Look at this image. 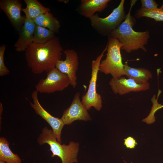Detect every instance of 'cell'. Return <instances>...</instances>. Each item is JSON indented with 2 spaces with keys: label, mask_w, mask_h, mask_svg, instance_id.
<instances>
[{
  "label": "cell",
  "mask_w": 163,
  "mask_h": 163,
  "mask_svg": "<svg viewBox=\"0 0 163 163\" xmlns=\"http://www.w3.org/2000/svg\"><path fill=\"white\" fill-rule=\"evenodd\" d=\"M24 52L27 65L32 72L40 74L55 68L57 62L61 59L63 51L59 39L56 36L46 43H32Z\"/></svg>",
  "instance_id": "6da1fadb"
},
{
  "label": "cell",
  "mask_w": 163,
  "mask_h": 163,
  "mask_svg": "<svg viewBox=\"0 0 163 163\" xmlns=\"http://www.w3.org/2000/svg\"><path fill=\"white\" fill-rule=\"evenodd\" d=\"M136 1H131L130 8L125 20L108 36L118 39L123 46L121 50L128 53L140 49L146 52L145 46L150 38L149 31L136 32L133 29L134 20L131 15V12Z\"/></svg>",
  "instance_id": "7a4b0ae2"
},
{
  "label": "cell",
  "mask_w": 163,
  "mask_h": 163,
  "mask_svg": "<svg viewBox=\"0 0 163 163\" xmlns=\"http://www.w3.org/2000/svg\"><path fill=\"white\" fill-rule=\"evenodd\" d=\"M37 141L40 145L48 144L52 153L51 157H58L62 163L78 162L77 155L79 149L78 142L71 141L68 145H61L57 141L52 130L46 126L43 128Z\"/></svg>",
  "instance_id": "3957f363"
},
{
  "label": "cell",
  "mask_w": 163,
  "mask_h": 163,
  "mask_svg": "<svg viewBox=\"0 0 163 163\" xmlns=\"http://www.w3.org/2000/svg\"><path fill=\"white\" fill-rule=\"evenodd\" d=\"M107 45L106 56L101 62L99 71L105 75L110 74L113 78L119 79L125 75L120 52L123 46L118 39L109 36Z\"/></svg>",
  "instance_id": "277c9868"
},
{
  "label": "cell",
  "mask_w": 163,
  "mask_h": 163,
  "mask_svg": "<svg viewBox=\"0 0 163 163\" xmlns=\"http://www.w3.org/2000/svg\"><path fill=\"white\" fill-rule=\"evenodd\" d=\"M124 2L125 0H121L118 6L105 18H101L97 14L90 18L91 25L93 28L101 35L108 36L126 18Z\"/></svg>",
  "instance_id": "5b68a950"
},
{
  "label": "cell",
  "mask_w": 163,
  "mask_h": 163,
  "mask_svg": "<svg viewBox=\"0 0 163 163\" xmlns=\"http://www.w3.org/2000/svg\"><path fill=\"white\" fill-rule=\"evenodd\" d=\"M107 49V45L101 53L91 62V77L89 81L88 88L87 92L82 96L81 101L88 110L93 107L97 110L100 111L102 107V97L97 92L96 83L99 65Z\"/></svg>",
  "instance_id": "8992f818"
},
{
  "label": "cell",
  "mask_w": 163,
  "mask_h": 163,
  "mask_svg": "<svg viewBox=\"0 0 163 163\" xmlns=\"http://www.w3.org/2000/svg\"><path fill=\"white\" fill-rule=\"evenodd\" d=\"M46 77L40 79L35 86L39 93L49 94L62 91L70 85L68 76L54 68L47 72Z\"/></svg>",
  "instance_id": "52a82bcc"
},
{
  "label": "cell",
  "mask_w": 163,
  "mask_h": 163,
  "mask_svg": "<svg viewBox=\"0 0 163 163\" xmlns=\"http://www.w3.org/2000/svg\"><path fill=\"white\" fill-rule=\"evenodd\" d=\"M38 92L34 91L31 94L33 103L30 102V105L35 113L45 120L50 126L57 141L61 143V133L65 125L61 118L53 116L47 111L40 103L38 97Z\"/></svg>",
  "instance_id": "ba28073f"
},
{
  "label": "cell",
  "mask_w": 163,
  "mask_h": 163,
  "mask_svg": "<svg viewBox=\"0 0 163 163\" xmlns=\"http://www.w3.org/2000/svg\"><path fill=\"white\" fill-rule=\"evenodd\" d=\"M88 110L80 100V93L77 92L70 105L64 111L61 118L64 125H70L76 120H91Z\"/></svg>",
  "instance_id": "9c48e42d"
},
{
  "label": "cell",
  "mask_w": 163,
  "mask_h": 163,
  "mask_svg": "<svg viewBox=\"0 0 163 163\" xmlns=\"http://www.w3.org/2000/svg\"><path fill=\"white\" fill-rule=\"evenodd\" d=\"M66 59L60 60L57 62L56 68L69 77L70 85L75 88L77 84L76 72L79 65L78 58L76 52L72 49H67L63 51Z\"/></svg>",
  "instance_id": "30bf717a"
},
{
  "label": "cell",
  "mask_w": 163,
  "mask_h": 163,
  "mask_svg": "<svg viewBox=\"0 0 163 163\" xmlns=\"http://www.w3.org/2000/svg\"><path fill=\"white\" fill-rule=\"evenodd\" d=\"M0 8L7 15L10 22L18 31L23 25L25 16L21 15L22 4L19 0H1Z\"/></svg>",
  "instance_id": "8fae6325"
},
{
  "label": "cell",
  "mask_w": 163,
  "mask_h": 163,
  "mask_svg": "<svg viewBox=\"0 0 163 163\" xmlns=\"http://www.w3.org/2000/svg\"><path fill=\"white\" fill-rule=\"evenodd\" d=\"M109 85L112 91L115 94L122 95L131 92H139L145 91L150 88L148 82L143 84H139L133 80L122 77L119 79L112 78Z\"/></svg>",
  "instance_id": "7c38bea8"
},
{
  "label": "cell",
  "mask_w": 163,
  "mask_h": 163,
  "mask_svg": "<svg viewBox=\"0 0 163 163\" xmlns=\"http://www.w3.org/2000/svg\"><path fill=\"white\" fill-rule=\"evenodd\" d=\"M36 25L33 20L26 18L24 24L19 31L18 38L14 45L16 51H24L33 43Z\"/></svg>",
  "instance_id": "4fadbf2b"
},
{
  "label": "cell",
  "mask_w": 163,
  "mask_h": 163,
  "mask_svg": "<svg viewBox=\"0 0 163 163\" xmlns=\"http://www.w3.org/2000/svg\"><path fill=\"white\" fill-rule=\"evenodd\" d=\"M110 0H82L76 11L81 15L90 18L96 12L100 13L108 5Z\"/></svg>",
  "instance_id": "5bb4252c"
},
{
  "label": "cell",
  "mask_w": 163,
  "mask_h": 163,
  "mask_svg": "<svg viewBox=\"0 0 163 163\" xmlns=\"http://www.w3.org/2000/svg\"><path fill=\"white\" fill-rule=\"evenodd\" d=\"M125 75L128 78L133 80L139 84L147 83L152 77L150 71L143 68H134L129 66L126 62L124 64Z\"/></svg>",
  "instance_id": "9a60e30c"
},
{
  "label": "cell",
  "mask_w": 163,
  "mask_h": 163,
  "mask_svg": "<svg viewBox=\"0 0 163 163\" xmlns=\"http://www.w3.org/2000/svg\"><path fill=\"white\" fill-rule=\"evenodd\" d=\"M33 20L36 25L46 28L55 33L59 32L60 22L49 12L40 15Z\"/></svg>",
  "instance_id": "2e32d148"
},
{
  "label": "cell",
  "mask_w": 163,
  "mask_h": 163,
  "mask_svg": "<svg viewBox=\"0 0 163 163\" xmlns=\"http://www.w3.org/2000/svg\"><path fill=\"white\" fill-rule=\"evenodd\" d=\"M26 7L23 8L27 18L34 20L40 15L49 12L50 9L46 7L37 0H24Z\"/></svg>",
  "instance_id": "e0dca14e"
},
{
  "label": "cell",
  "mask_w": 163,
  "mask_h": 163,
  "mask_svg": "<svg viewBox=\"0 0 163 163\" xmlns=\"http://www.w3.org/2000/svg\"><path fill=\"white\" fill-rule=\"evenodd\" d=\"M9 142L4 137L0 138V161L6 163H21V160L17 154L10 149Z\"/></svg>",
  "instance_id": "ac0fdd59"
},
{
  "label": "cell",
  "mask_w": 163,
  "mask_h": 163,
  "mask_svg": "<svg viewBox=\"0 0 163 163\" xmlns=\"http://www.w3.org/2000/svg\"><path fill=\"white\" fill-rule=\"evenodd\" d=\"M55 34L46 28L36 25L33 43L37 44L46 43L56 37Z\"/></svg>",
  "instance_id": "d6986e66"
},
{
  "label": "cell",
  "mask_w": 163,
  "mask_h": 163,
  "mask_svg": "<svg viewBox=\"0 0 163 163\" xmlns=\"http://www.w3.org/2000/svg\"><path fill=\"white\" fill-rule=\"evenodd\" d=\"M135 15L137 18L146 17L157 21H163V10L160 8L150 9L141 8L136 11Z\"/></svg>",
  "instance_id": "ffe728a7"
},
{
  "label": "cell",
  "mask_w": 163,
  "mask_h": 163,
  "mask_svg": "<svg viewBox=\"0 0 163 163\" xmlns=\"http://www.w3.org/2000/svg\"><path fill=\"white\" fill-rule=\"evenodd\" d=\"M6 45L3 44L0 46V76H3L8 74L9 69L5 66L4 62V55Z\"/></svg>",
  "instance_id": "44dd1931"
},
{
  "label": "cell",
  "mask_w": 163,
  "mask_h": 163,
  "mask_svg": "<svg viewBox=\"0 0 163 163\" xmlns=\"http://www.w3.org/2000/svg\"><path fill=\"white\" fill-rule=\"evenodd\" d=\"M153 106L152 108V110L148 116L146 118L143 119L142 121L145 122L148 124H151L154 123L155 121V117L154 115L155 112L157 110L163 107V106L159 104V105L153 103Z\"/></svg>",
  "instance_id": "7402d4cb"
},
{
  "label": "cell",
  "mask_w": 163,
  "mask_h": 163,
  "mask_svg": "<svg viewBox=\"0 0 163 163\" xmlns=\"http://www.w3.org/2000/svg\"><path fill=\"white\" fill-rule=\"evenodd\" d=\"M141 8L145 9H153L157 8L158 4L154 0H141Z\"/></svg>",
  "instance_id": "603a6c76"
},
{
  "label": "cell",
  "mask_w": 163,
  "mask_h": 163,
  "mask_svg": "<svg viewBox=\"0 0 163 163\" xmlns=\"http://www.w3.org/2000/svg\"><path fill=\"white\" fill-rule=\"evenodd\" d=\"M124 144L127 148L133 149L135 147L137 143L133 137L130 136L124 139Z\"/></svg>",
  "instance_id": "cb8c5ba5"
},
{
  "label": "cell",
  "mask_w": 163,
  "mask_h": 163,
  "mask_svg": "<svg viewBox=\"0 0 163 163\" xmlns=\"http://www.w3.org/2000/svg\"><path fill=\"white\" fill-rule=\"evenodd\" d=\"M3 110V107L2 103L0 102V124L1 123V116L2 113V111Z\"/></svg>",
  "instance_id": "d4e9b609"
},
{
  "label": "cell",
  "mask_w": 163,
  "mask_h": 163,
  "mask_svg": "<svg viewBox=\"0 0 163 163\" xmlns=\"http://www.w3.org/2000/svg\"><path fill=\"white\" fill-rule=\"evenodd\" d=\"M58 1L60 2H63L65 3H66L69 2V0H59Z\"/></svg>",
  "instance_id": "484cf974"
},
{
  "label": "cell",
  "mask_w": 163,
  "mask_h": 163,
  "mask_svg": "<svg viewBox=\"0 0 163 163\" xmlns=\"http://www.w3.org/2000/svg\"><path fill=\"white\" fill-rule=\"evenodd\" d=\"M160 8L163 10V5Z\"/></svg>",
  "instance_id": "4316f807"
},
{
  "label": "cell",
  "mask_w": 163,
  "mask_h": 163,
  "mask_svg": "<svg viewBox=\"0 0 163 163\" xmlns=\"http://www.w3.org/2000/svg\"><path fill=\"white\" fill-rule=\"evenodd\" d=\"M0 163H6L4 161H0Z\"/></svg>",
  "instance_id": "83f0119b"
},
{
  "label": "cell",
  "mask_w": 163,
  "mask_h": 163,
  "mask_svg": "<svg viewBox=\"0 0 163 163\" xmlns=\"http://www.w3.org/2000/svg\"><path fill=\"white\" fill-rule=\"evenodd\" d=\"M124 163H128L126 161L124 160H123Z\"/></svg>",
  "instance_id": "f1b7e54d"
}]
</instances>
